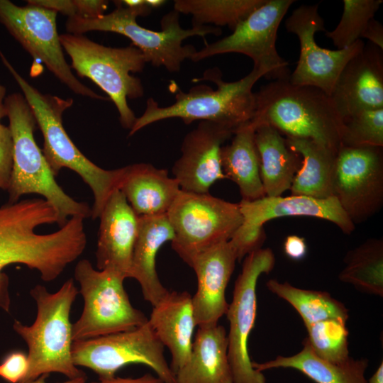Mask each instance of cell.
I'll return each instance as SVG.
<instances>
[{
  "mask_svg": "<svg viewBox=\"0 0 383 383\" xmlns=\"http://www.w3.org/2000/svg\"><path fill=\"white\" fill-rule=\"evenodd\" d=\"M175 377L176 383H233L223 326L198 327L189 360Z\"/></svg>",
  "mask_w": 383,
  "mask_h": 383,
  "instance_id": "25",
  "label": "cell"
},
{
  "mask_svg": "<svg viewBox=\"0 0 383 383\" xmlns=\"http://www.w3.org/2000/svg\"><path fill=\"white\" fill-rule=\"evenodd\" d=\"M231 138V141L223 145L221 150L224 174L238 185L242 200L254 201L265 197L255 129L247 123L239 127Z\"/></svg>",
  "mask_w": 383,
  "mask_h": 383,
  "instance_id": "29",
  "label": "cell"
},
{
  "mask_svg": "<svg viewBox=\"0 0 383 383\" xmlns=\"http://www.w3.org/2000/svg\"><path fill=\"white\" fill-rule=\"evenodd\" d=\"M60 40L72 60L71 68L109 95L118 112L121 126L131 130L137 117L127 99H136L144 94L141 80L131 74L141 72L145 67L146 62L141 51L133 45L104 46L82 34H61Z\"/></svg>",
  "mask_w": 383,
  "mask_h": 383,
  "instance_id": "8",
  "label": "cell"
},
{
  "mask_svg": "<svg viewBox=\"0 0 383 383\" xmlns=\"http://www.w3.org/2000/svg\"><path fill=\"white\" fill-rule=\"evenodd\" d=\"M260 174L265 196H280L290 189L301 164V157L288 145L274 128L262 124L255 129Z\"/></svg>",
  "mask_w": 383,
  "mask_h": 383,
  "instance_id": "26",
  "label": "cell"
},
{
  "mask_svg": "<svg viewBox=\"0 0 383 383\" xmlns=\"http://www.w3.org/2000/svg\"><path fill=\"white\" fill-rule=\"evenodd\" d=\"M235 131L219 123L202 121L185 135L181 156L172 169L181 190L206 194L216 182L227 179L222 170L221 150Z\"/></svg>",
  "mask_w": 383,
  "mask_h": 383,
  "instance_id": "17",
  "label": "cell"
},
{
  "mask_svg": "<svg viewBox=\"0 0 383 383\" xmlns=\"http://www.w3.org/2000/svg\"><path fill=\"white\" fill-rule=\"evenodd\" d=\"M333 196L354 224L369 219L383 204L382 147L341 145L337 153Z\"/></svg>",
  "mask_w": 383,
  "mask_h": 383,
  "instance_id": "16",
  "label": "cell"
},
{
  "mask_svg": "<svg viewBox=\"0 0 383 383\" xmlns=\"http://www.w3.org/2000/svg\"><path fill=\"white\" fill-rule=\"evenodd\" d=\"M57 12L38 5L19 6L0 0V23L35 60L74 94L93 99L107 100L82 84L65 60L57 30Z\"/></svg>",
  "mask_w": 383,
  "mask_h": 383,
  "instance_id": "13",
  "label": "cell"
},
{
  "mask_svg": "<svg viewBox=\"0 0 383 383\" xmlns=\"http://www.w3.org/2000/svg\"><path fill=\"white\" fill-rule=\"evenodd\" d=\"M13 166V145L10 128L0 123V189L7 191Z\"/></svg>",
  "mask_w": 383,
  "mask_h": 383,
  "instance_id": "38",
  "label": "cell"
},
{
  "mask_svg": "<svg viewBox=\"0 0 383 383\" xmlns=\"http://www.w3.org/2000/svg\"><path fill=\"white\" fill-rule=\"evenodd\" d=\"M361 38L369 40V43L383 50V26L374 18L368 22Z\"/></svg>",
  "mask_w": 383,
  "mask_h": 383,
  "instance_id": "41",
  "label": "cell"
},
{
  "mask_svg": "<svg viewBox=\"0 0 383 383\" xmlns=\"http://www.w3.org/2000/svg\"><path fill=\"white\" fill-rule=\"evenodd\" d=\"M28 370L27 355L19 351L13 352L0 365V377L11 383H21Z\"/></svg>",
  "mask_w": 383,
  "mask_h": 383,
  "instance_id": "39",
  "label": "cell"
},
{
  "mask_svg": "<svg viewBox=\"0 0 383 383\" xmlns=\"http://www.w3.org/2000/svg\"><path fill=\"white\" fill-rule=\"evenodd\" d=\"M330 96L343 120L383 109V50L365 44L342 70Z\"/></svg>",
  "mask_w": 383,
  "mask_h": 383,
  "instance_id": "18",
  "label": "cell"
},
{
  "mask_svg": "<svg viewBox=\"0 0 383 383\" xmlns=\"http://www.w3.org/2000/svg\"><path fill=\"white\" fill-rule=\"evenodd\" d=\"M237 257L229 241L198 255L189 266L194 270L197 289L192 302L198 327L218 324L227 311L226 290L233 272Z\"/></svg>",
  "mask_w": 383,
  "mask_h": 383,
  "instance_id": "19",
  "label": "cell"
},
{
  "mask_svg": "<svg viewBox=\"0 0 383 383\" xmlns=\"http://www.w3.org/2000/svg\"><path fill=\"white\" fill-rule=\"evenodd\" d=\"M285 255L293 260L303 259L307 252V245L304 238L296 235H288L284 242Z\"/></svg>",
  "mask_w": 383,
  "mask_h": 383,
  "instance_id": "40",
  "label": "cell"
},
{
  "mask_svg": "<svg viewBox=\"0 0 383 383\" xmlns=\"http://www.w3.org/2000/svg\"><path fill=\"white\" fill-rule=\"evenodd\" d=\"M155 335L172 355L170 367L175 374L189 360L194 320L192 295L186 292H169L152 306L148 318Z\"/></svg>",
  "mask_w": 383,
  "mask_h": 383,
  "instance_id": "22",
  "label": "cell"
},
{
  "mask_svg": "<svg viewBox=\"0 0 383 383\" xmlns=\"http://www.w3.org/2000/svg\"><path fill=\"white\" fill-rule=\"evenodd\" d=\"M341 18L326 35L338 49L348 48L360 40L368 22L374 16L382 0H344Z\"/></svg>",
  "mask_w": 383,
  "mask_h": 383,
  "instance_id": "34",
  "label": "cell"
},
{
  "mask_svg": "<svg viewBox=\"0 0 383 383\" xmlns=\"http://www.w3.org/2000/svg\"><path fill=\"white\" fill-rule=\"evenodd\" d=\"M294 0H265L238 23L233 33L206 45L190 59L199 62L226 53H240L253 62V68L262 71L267 79L289 77L288 62L278 53L276 40L279 25Z\"/></svg>",
  "mask_w": 383,
  "mask_h": 383,
  "instance_id": "12",
  "label": "cell"
},
{
  "mask_svg": "<svg viewBox=\"0 0 383 383\" xmlns=\"http://www.w3.org/2000/svg\"><path fill=\"white\" fill-rule=\"evenodd\" d=\"M255 108L249 125L266 124L286 137L312 140L338 150L343 120L331 96L313 86L274 80L255 93Z\"/></svg>",
  "mask_w": 383,
  "mask_h": 383,
  "instance_id": "2",
  "label": "cell"
},
{
  "mask_svg": "<svg viewBox=\"0 0 383 383\" xmlns=\"http://www.w3.org/2000/svg\"><path fill=\"white\" fill-rule=\"evenodd\" d=\"M340 281L369 294L383 296V240L370 238L350 250L344 258Z\"/></svg>",
  "mask_w": 383,
  "mask_h": 383,
  "instance_id": "31",
  "label": "cell"
},
{
  "mask_svg": "<svg viewBox=\"0 0 383 383\" xmlns=\"http://www.w3.org/2000/svg\"><path fill=\"white\" fill-rule=\"evenodd\" d=\"M266 235L263 227L241 225L235 232L230 243L233 246L238 261H241L248 254L262 248Z\"/></svg>",
  "mask_w": 383,
  "mask_h": 383,
  "instance_id": "37",
  "label": "cell"
},
{
  "mask_svg": "<svg viewBox=\"0 0 383 383\" xmlns=\"http://www.w3.org/2000/svg\"><path fill=\"white\" fill-rule=\"evenodd\" d=\"M239 204L243 225L263 227L272 219L284 216H310L332 222L344 233L350 234L355 224L335 196L318 199L303 195L275 196L254 201L241 200Z\"/></svg>",
  "mask_w": 383,
  "mask_h": 383,
  "instance_id": "21",
  "label": "cell"
},
{
  "mask_svg": "<svg viewBox=\"0 0 383 383\" xmlns=\"http://www.w3.org/2000/svg\"><path fill=\"white\" fill-rule=\"evenodd\" d=\"M341 145L383 147V109L360 111L345 118Z\"/></svg>",
  "mask_w": 383,
  "mask_h": 383,
  "instance_id": "35",
  "label": "cell"
},
{
  "mask_svg": "<svg viewBox=\"0 0 383 383\" xmlns=\"http://www.w3.org/2000/svg\"><path fill=\"white\" fill-rule=\"evenodd\" d=\"M138 216L124 194L116 189L100 216L96 251L99 270L113 272L128 278L132 253L138 229Z\"/></svg>",
  "mask_w": 383,
  "mask_h": 383,
  "instance_id": "20",
  "label": "cell"
},
{
  "mask_svg": "<svg viewBox=\"0 0 383 383\" xmlns=\"http://www.w3.org/2000/svg\"><path fill=\"white\" fill-rule=\"evenodd\" d=\"M90 383H163L157 377L147 373L136 378L114 377L109 379H99Z\"/></svg>",
  "mask_w": 383,
  "mask_h": 383,
  "instance_id": "42",
  "label": "cell"
},
{
  "mask_svg": "<svg viewBox=\"0 0 383 383\" xmlns=\"http://www.w3.org/2000/svg\"><path fill=\"white\" fill-rule=\"evenodd\" d=\"M264 77L262 71L252 68L240 79L227 82L223 80L218 68L206 70L203 77L193 81L213 82L217 86L216 89L203 84L191 87L187 92L179 90L175 102L165 107L149 98L143 113L136 118L128 135L150 124L172 118H181L185 124L196 120L211 121L236 131L252 118L255 108L252 87Z\"/></svg>",
  "mask_w": 383,
  "mask_h": 383,
  "instance_id": "4",
  "label": "cell"
},
{
  "mask_svg": "<svg viewBox=\"0 0 383 383\" xmlns=\"http://www.w3.org/2000/svg\"><path fill=\"white\" fill-rule=\"evenodd\" d=\"M32 4L70 17H94L104 14L109 1L104 0H30Z\"/></svg>",
  "mask_w": 383,
  "mask_h": 383,
  "instance_id": "36",
  "label": "cell"
},
{
  "mask_svg": "<svg viewBox=\"0 0 383 383\" xmlns=\"http://www.w3.org/2000/svg\"><path fill=\"white\" fill-rule=\"evenodd\" d=\"M288 145L301 157L290 191L292 195L326 199L333 196L336 157L335 150L312 140L286 137Z\"/></svg>",
  "mask_w": 383,
  "mask_h": 383,
  "instance_id": "28",
  "label": "cell"
},
{
  "mask_svg": "<svg viewBox=\"0 0 383 383\" xmlns=\"http://www.w3.org/2000/svg\"><path fill=\"white\" fill-rule=\"evenodd\" d=\"M174 236L167 213L138 217L128 278L139 283L144 299L152 306L170 292L158 277L155 260L160 248L166 242L172 241Z\"/></svg>",
  "mask_w": 383,
  "mask_h": 383,
  "instance_id": "23",
  "label": "cell"
},
{
  "mask_svg": "<svg viewBox=\"0 0 383 383\" xmlns=\"http://www.w3.org/2000/svg\"><path fill=\"white\" fill-rule=\"evenodd\" d=\"M367 359H353L334 363L318 357L305 338L302 349L291 356L278 355L274 359L263 362H252L259 372L277 368L296 370L316 383H367L365 372Z\"/></svg>",
  "mask_w": 383,
  "mask_h": 383,
  "instance_id": "27",
  "label": "cell"
},
{
  "mask_svg": "<svg viewBox=\"0 0 383 383\" xmlns=\"http://www.w3.org/2000/svg\"><path fill=\"white\" fill-rule=\"evenodd\" d=\"M118 189L138 216L167 213L181 191L167 170L149 163L126 166Z\"/></svg>",
  "mask_w": 383,
  "mask_h": 383,
  "instance_id": "24",
  "label": "cell"
},
{
  "mask_svg": "<svg viewBox=\"0 0 383 383\" xmlns=\"http://www.w3.org/2000/svg\"><path fill=\"white\" fill-rule=\"evenodd\" d=\"M346 323L336 319H327L306 326V339L318 357L338 363L350 357Z\"/></svg>",
  "mask_w": 383,
  "mask_h": 383,
  "instance_id": "33",
  "label": "cell"
},
{
  "mask_svg": "<svg viewBox=\"0 0 383 383\" xmlns=\"http://www.w3.org/2000/svg\"><path fill=\"white\" fill-rule=\"evenodd\" d=\"M0 59L21 88L43 137V153L55 176L62 168L79 175L91 189V218H98L111 194L118 189L126 167L103 169L89 160L75 145L62 124V114L72 106V98L43 94L26 80L0 50Z\"/></svg>",
  "mask_w": 383,
  "mask_h": 383,
  "instance_id": "3",
  "label": "cell"
},
{
  "mask_svg": "<svg viewBox=\"0 0 383 383\" xmlns=\"http://www.w3.org/2000/svg\"><path fill=\"white\" fill-rule=\"evenodd\" d=\"M164 348L147 321L130 331L73 341L72 357L75 366L90 369L99 379L114 377L127 365L142 364L150 367L163 383H176Z\"/></svg>",
  "mask_w": 383,
  "mask_h": 383,
  "instance_id": "11",
  "label": "cell"
},
{
  "mask_svg": "<svg viewBox=\"0 0 383 383\" xmlns=\"http://www.w3.org/2000/svg\"><path fill=\"white\" fill-rule=\"evenodd\" d=\"M172 249L188 265L198 255L229 241L243 223L239 204L181 190L167 213Z\"/></svg>",
  "mask_w": 383,
  "mask_h": 383,
  "instance_id": "10",
  "label": "cell"
},
{
  "mask_svg": "<svg viewBox=\"0 0 383 383\" xmlns=\"http://www.w3.org/2000/svg\"><path fill=\"white\" fill-rule=\"evenodd\" d=\"M166 1L163 0H145L146 4L152 9H157L162 6Z\"/></svg>",
  "mask_w": 383,
  "mask_h": 383,
  "instance_id": "46",
  "label": "cell"
},
{
  "mask_svg": "<svg viewBox=\"0 0 383 383\" xmlns=\"http://www.w3.org/2000/svg\"><path fill=\"white\" fill-rule=\"evenodd\" d=\"M5 106L13 145V166L9 189V202L18 201L25 194L43 197L57 213V225L62 227L72 217L86 219L91 208L67 194L55 180L42 150L34 138L36 121L22 94L16 92L5 99Z\"/></svg>",
  "mask_w": 383,
  "mask_h": 383,
  "instance_id": "7",
  "label": "cell"
},
{
  "mask_svg": "<svg viewBox=\"0 0 383 383\" xmlns=\"http://www.w3.org/2000/svg\"><path fill=\"white\" fill-rule=\"evenodd\" d=\"M285 27L297 36L300 45L297 65L289 81L296 85L316 87L331 96L342 70L365 43L360 39L348 48L335 50L320 47L315 34L326 30L318 4L297 7L287 18Z\"/></svg>",
  "mask_w": 383,
  "mask_h": 383,
  "instance_id": "15",
  "label": "cell"
},
{
  "mask_svg": "<svg viewBox=\"0 0 383 383\" xmlns=\"http://www.w3.org/2000/svg\"><path fill=\"white\" fill-rule=\"evenodd\" d=\"M79 294L73 278L65 281L55 293L36 284L30 294L36 304L37 314L31 326L16 320L13 330L28 348V370L21 383L29 382L43 374L57 372L68 379L85 377L72 357L71 309Z\"/></svg>",
  "mask_w": 383,
  "mask_h": 383,
  "instance_id": "6",
  "label": "cell"
},
{
  "mask_svg": "<svg viewBox=\"0 0 383 383\" xmlns=\"http://www.w3.org/2000/svg\"><path fill=\"white\" fill-rule=\"evenodd\" d=\"M74 276L79 284L84 309L72 324L73 341L130 331L148 321L131 304L121 275L96 270L89 260L82 259L77 263Z\"/></svg>",
  "mask_w": 383,
  "mask_h": 383,
  "instance_id": "9",
  "label": "cell"
},
{
  "mask_svg": "<svg viewBox=\"0 0 383 383\" xmlns=\"http://www.w3.org/2000/svg\"><path fill=\"white\" fill-rule=\"evenodd\" d=\"M48 377V374H43L40 376L38 378L35 379L33 381L29 382H24V383H46V378ZM87 376L82 377L73 379H68L66 382H61V383H86Z\"/></svg>",
  "mask_w": 383,
  "mask_h": 383,
  "instance_id": "44",
  "label": "cell"
},
{
  "mask_svg": "<svg viewBox=\"0 0 383 383\" xmlns=\"http://www.w3.org/2000/svg\"><path fill=\"white\" fill-rule=\"evenodd\" d=\"M266 286L272 293L292 306L302 318L305 327L327 319L347 323L348 309L326 292L304 289L274 279L268 280Z\"/></svg>",
  "mask_w": 383,
  "mask_h": 383,
  "instance_id": "30",
  "label": "cell"
},
{
  "mask_svg": "<svg viewBox=\"0 0 383 383\" xmlns=\"http://www.w3.org/2000/svg\"><path fill=\"white\" fill-rule=\"evenodd\" d=\"M6 89L0 82V123L2 118L6 116V109L5 106Z\"/></svg>",
  "mask_w": 383,
  "mask_h": 383,
  "instance_id": "43",
  "label": "cell"
},
{
  "mask_svg": "<svg viewBox=\"0 0 383 383\" xmlns=\"http://www.w3.org/2000/svg\"><path fill=\"white\" fill-rule=\"evenodd\" d=\"M265 0H175L174 10L192 16L193 26H227L232 30Z\"/></svg>",
  "mask_w": 383,
  "mask_h": 383,
  "instance_id": "32",
  "label": "cell"
},
{
  "mask_svg": "<svg viewBox=\"0 0 383 383\" xmlns=\"http://www.w3.org/2000/svg\"><path fill=\"white\" fill-rule=\"evenodd\" d=\"M116 9L109 13L94 17H70L65 23L68 33L84 34L89 31L112 32L129 38L132 45L143 53L145 62L170 72L180 71L182 62L196 52L192 45L182 42L193 36L205 39L209 34L219 35L222 30L211 26H192L184 29L179 23V13L173 10L161 20L159 31L145 28L137 23V17L147 16L152 9L146 3L138 7H128L121 1H114Z\"/></svg>",
  "mask_w": 383,
  "mask_h": 383,
  "instance_id": "5",
  "label": "cell"
},
{
  "mask_svg": "<svg viewBox=\"0 0 383 383\" xmlns=\"http://www.w3.org/2000/svg\"><path fill=\"white\" fill-rule=\"evenodd\" d=\"M274 264L272 250L260 248L244 258L235 280L232 301L226 313L229 321L228 355L233 383H266L263 373L252 365L248 340L256 319L257 280L261 274L270 272Z\"/></svg>",
  "mask_w": 383,
  "mask_h": 383,
  "instance_id": "14",
  "label": "cell"
},
{
  "mask_svg": "<svg viewBox=\"0 0 383 383\" xmlns=\"http://www.w3.org/2000/svg\"><path fill=\"white\" fill-rule=\"evenodd\" d=\"M367 383H383V362L382 361L378 366L376 371L372 375Z\"/></svg>",
  "mask_w": 383,
  "mask_h": 383,
  "instance_id": "45",
  "label": "cell"
},
{
  "mask_svg": "<svg viewBox=\"0 0 383 383\" xmlns=\"http://www.w3.org/2000/svg\"><path fill=\"white\" fill-rule=\"evenodd\" d=\"M55 209L43 198L23 199L0 207V308L9 312V280L3 269L18 263L37 270L45 282L57 279L84 251L87 238L82 217L74 216L47 234L38 227L57 223Z\"/></svg>",
  "mask_w": 383,
  "mask_h": 383,
  "instance_id": "1",
  "label": "cell"
}]
</instances>
